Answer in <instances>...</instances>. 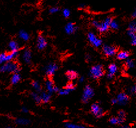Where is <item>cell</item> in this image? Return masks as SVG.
<instances>
[{"label":"cell","instance_id":"cell-24","mask_svg":"<svg viewBox=\"0 0 136 128\" xmlns=\"http://www.w3.org/2000/svg\"><path fill=\"white\" fill-rule=\"evenodd\" d=\"M32 86L33 88L37 92H41L42 91V87L41 85H40V84L38 81H33L32 82Z\"/></svg>","mask_w":136,"mask_h":128},{"label":"cell","instance_id":"cell-16","mask_svg":"<svg viewBox=\"0 0 136 128\" xmlns=\"http://www.w3.org/2000/svg\"><path fill=\"white\" fill-rule=\"evenodd\" d=\"M51 94L48 92H41L40 94V97L41 99V102L43 103H47L50 101L51 99Z\"/></svg>","mask_w":136,"mask_h":128},{"label":"cell","instance_id":"cell-10","mask_svg":"<svg viewBox=\"0 0 136 128\" xmlns=\"http://www.w3.org/2000/svg\"><path fill=\"white\" fill-rule=\"evenodd\" d=\"M47 46V42L46 39L42 35H39L37 38V48L39 50H42L45 49Z\"/></svg>","mask_w":136,"mask_h":128},{"label":"cell","instance_id":"cell-9","mask_svg":"<svg viewBox=\"0 0 136 128\" xmlns=\"http://www.w3.org/2000/svg\"><path fill=\"white\" fill-rule=\"evenodd\" d=\"M57 69H58V66L56 63H52L46 66L44 71L47 76L51 77L54 75Z\"/></svg>","mask_w":136,"mask_h":128},{"label":"cell","instance_id":"cell-3","mask_svg":"<svg viewBox=\"0 0 136 128\" xmlns=\"http://www.w3.org/2000/svg\"><path fill=\"white\" fill-rule=\"evenodd\" d=\"M106 73L103 66L97 65L93 66L90 71V75L94 79H98L105 75Z\"/></svg>","mask_w":136,"mask_h":128},{"label":"cell","instance_id":"cell-11","mask_svg":"<svg viewBox=\"0 0 136 128\" xmlns=\"http://www.w3.org/2000/svg\"><path fill=\"white\" fill-rule=\"evenodd\" d=\"M46 87L47 91L50 94H53L54 92H58L59 90L58 87L54 86V84H53V82L50 79H48L46 82Z\"/></svg>","mask_w":136,"mask_h":128},{"label":"cell","instance_id":"cell-20","mask_svg":"<svg viewBox=\"0 0 136 128\" xmlns=\"http://www.w3.org/2000/svg\"><path fill=\"white\" fill-rule=\"evenodd\" d=\"M30 120L26 118H18L15 120V123L17 125L26 126L30 123Z\"/></svg>","mask_w":136,"mask_h":128},{"label":"cell","instance_id":"cell-29","mask_svg":"<svg viewBox=\"0 0 136 128\" xmlns=\"http://www.w3.org/2000/svg\"><path fill=\"white\" fill-rule=\"evenodd\" d=\"M109 121L110 123H111L112 125H119L118 117H110L109 120Z\"/></svg>","mask_w":136,"mask_h":128},{"label":"cell","instance_id":"cell-28","mask_svg":"<svg viewBox=\"0 0 136 128\" xmlns=\"http://www.w3.org/2000/svg\"><path fill=\"white\" fill-rule=\"evenodd\" d=\"M118 28H119V25L118 24V23L113 19L111 23H110V29H112L113 30H117L118 29Z\"/></svg>","mask_w":136,"mask_h":128},{"label":"cell","instance_id":"cell-37","mask_svg":"<svg viewBox=\"0 0 136 128\" xmlns=\"http://www.w3.org/2000/svg\"><path fill=\"white\" fill-rule=\"evenodd\" d=\"M134 91H135V93L136 94V85H135V89H134Z\"/></svg>","mask_w":136,"mask_h":128},{"label":"cell","instance_id":"cell-8","mask_svg":"<svg viewBox=\"0 0 136 128\" xmlns=\"http://www.w3.org/2000/svg\"><path fill=\"white\" fill-rule=\"evenodd\" d=\"M91 112L97 118H100L103 116V110L98 103H94L91 105Z\"/></svg>","mask_w":136,"mask_h":128},{"label":"cell","instance_id":"cell-13","mask_svg":"<svg viewBox=\"0 0 136 128\" xmlns=\"http://www.w3.org/2000/svg\"><path fill=\"white\" fill-rule=\"evenodd\" d=\"M23 60L25 61V63L26 64H30L32 61V55L31 51L29 50H26L23 53Z\"/></svg>","mask_w":136,"mask_h":128},{"label":"cell","instance_id":"cell-6","mask_svg":"<svg viewBox=\"0 0 136 128\" xmlns=\"http://www.w3.org/2000/svg\"><path fill=\"white\" fill-rule=\"evenodd\" d=\"M87 38L90 43L95 48L99 47L102 44L101 40L97 38V36L93 32H89L87 35Z\"/></svg>","mask_w":136,"mask_h":128},{"label":"cell","instance_id":"cell-12","mask_svg":"<svg viewBox=\"0 0 136 128\" xmlns=\"http://www.w3.org/2000/svg\"><path fill=\"white\" fill-rule=\"evenodd\" d=\"M77 29L78 27L76 26V25L73 23L72 22L68 23L65 27L66 33L68 34V35H71V34L74 33L77 31Z\"/></svg>","mask_w":136,"mask_h":128},{"label":"cell","instance_id":"cell-30","mask_svg":"<svg viewBox=\"0 0 136 128\" xmlns=\"http://www.w3.org/2000/svg\"><path fill=\"white\" fill-rule=\"evenodd\" d=\"M63 16L65 17V18H68L71 15V11H70L69 9L68 8H65V9L63 10L62 11Z\"/></svg>","mask_w":136,"mask_h":128},{"label":"cell","instance_id":"cell-25","mask_svg":"<svg viewBox=\"0 0 136 128\" xmlns=\"http://www.w3.org/2000/svg\"><path fill=\"white\" fill-rule=\"evenodd\" d=\"M128 32L136 33V21H131L128 26Z\"/></svg>","mask_w":136,"mask_h":128},{"label":"cell","instance_id":"cell-5","mask_svg":"<svg viewBox=\"0 0 136 128\" xmlns=\"http://www.w3.org/2000/svg\"><path fill=\"white\" fill-rule=\"evenodd\" d=\"M102 51L104 55L107 57H112L116 54V53H118V48L115 45H105L103 46L102 48Z\"/></svg>","mask_w":136,"mask_h":128},{"label":"cell","instance_id":"cell-34","mask_svg":"<svg viewBox=\"0 0 136 128\" xmlns=\"http://www.w3.org/2000/svg\"><path fill=\"white\" fill-rule=\"evenodd\" d=\"M131 18H132L133 19H136V8H135V9L134 10V11L133 12L132 14H131Z\"/></svg>","mask_w":136,"mask_h":128},{"label":"cell","instance_id":"cell-18","mask_svg":"<svg viewBox=\"0 0 136 128\" xmlns=\"http://www.w3.org/2000/svg\"><path fill=\"white\" fill-rule=\"evenodd\" d=\"M118 119L119 125L124 123L126 119V113L124 110H120L118 112Z\"/></svg>","mask_w":136,"mask_h":128},{"label":"cell","instance_id":"cell-14","mask_svg":"<svg viewBox=\"0 0 136 128\" xmlns=\"http://www.w3.org/2000/svg\"><path fill=\"white\" fill-rule=\"evenodd\" d=\"M130 51L122 50L118 53L117 55H116V59L120 60H125L128 58V57L130 56Z\"/></svg>","mask_w":136,"mask_h":128},{"label":"cell","instance_id":"cell-23","mask_svg":"<svg viewBox=\"0 0 136 128\" xmlns=\"http://www.w3.org/2000/svg\"><path fill=\"white\" fill-rule=\"evenodd\" d=\"M31 97L32 99L35 101L37 104H40L41 102V99L40 97V95L37 92H33L31 93Z\"/></svg>","mask_w":136,"mask_h":128},{"label":"cell","instance_id":"cell-7","mask_svg":"<svg viewBox=\"0 0 136 128\" xmlns=\"http://www.w3.org/2000/svg\"><path fill=\"white\" fill-rule=\"evenodd\" d=\"M93 95H94L93 89L90 86L87 85L84 90L83 95H82V101L84 102H87L89 100L93 97Z\"/></svg>","mask_w":136,"mask_h":128},{"label":"cell","instance_id":"cell-15","mask_svg":"<svg viewBox=\"0 0 136 128\" xmlns=\"http://www.w3.org/2000/svg\"><path fill=\"white\" fill-rule=\"evenodd\" d=\"M108 69H109V73L107 74V78L111 79L113 78L116 71H117V66L114 63L110 64L108 66Z\"/></svg>","mask_w":136,"mask_h":128},{"label":"cell","instance_id":"cell-21","mask_svg":"<svg viewBox=\"0 0 136 128\" xmlns=\"http://www.w3.org/2000/svg\"><path fill=\"white\" fill-rule=\"evenodd\" d=\"M20 79L21 77L20 74L19 73H14L12 76L10 82H11V84L12 85H16L20 80Z\"/></svg>","mask_w":136,"mask_h":128},{"label":"cell","instance_id":"cell-1","mask_svg":"<svg viewBox=\"0 0 136 128\" xmlns=\"http://www.w3.org/2000/svg\"><path fill=\"white\" fill-rule=\"evenodd\" d=\"M113 19L110 17L106 18L103 21L99 22L97 20H93L92 22V25L95 28H96L100 33H104L107 32L110 29V23Z\"/></svg>","mask_w":136,"mask_h":128},{"label":"cell","instance_id":"cell-17","mask_svg":"<svg viewBox=\"0 0 136 128\" xmlns=\"http://www.w3.org/2000/svg\"><path fill=\"white\" fill-rule=\"evenodd\" d=\"M66 75V77L69 80H75L78 77V74L77 72L72 70H70L67 71Z\"/></svg>","mask_w":136,"mask_h":128},{"label":"cell","instance_id":"cell-36","mask_svg":"<svg viewBox=\"0 0 136 128\" xmlns=\"http://www.w3.org/2000/svg\"><path fill=\"white\" fill-rule=\"evenodd\" d=\"M83 80H84V78H81L80 79V81H81V82H82V81Z\"/></svg>","mask_w":136,"mask_h":128},{"label":"cell","instance_id":"cell-22","mask_svg":"<svg viewBox=\"0 0 136 128\" xmlns=\"http://www.w3.org/2000/svg\"><path fill=\"white\" fill-rule=\"evenodd\" d=\"M19 37L21 39L24 40V41H27L29 39L30 36H29V33L26 32V31H23V30H21L19 33Z\"/></svg>","mask_w":136,"mask_h":128},{"label":"cell","instance_id":"cell-19","mask_svg":"<svg viewBox=\"0 0 136 128\" xmlns=\"http://www.w3.org/2000/svg\"><path fill=\"white\" fill-rule=\"evenodd\" d=\"M8 46H9L11 51H18V52H19V44L16 41H15V40H11L9 42V44H8Z\"/></svg>","mask_w":136,"mask_h":128},{"label":"cell","instance_id":"cell-31","mask_svg":"<svg viewBox=\"0 0 136 128\" xmlns=\"http://www.w3.org/2000/svg\"><path fill=\"white\" fill-rule=\"evenodd\" d=\"M118 98L120 100H122V101H125L129 99V97H128V95H125V94H121L119 95Z\"/></svg>","mask_w":136,"mask_h":128},{"label":"cell","instance_id":"cell-2","mask_svg":"<svg viewBox=\"0 0 136 128\" xmlns=\"http://www.w3.org/2000/svg\"><path fill=\"white\" fill-rule=\"evenodd\" d=\"M20 71V68L18 65L14 61H8V62L4 63L0 67V72L1 73H19Z\"/></svg>","mask_w":136,"mask_h":128},{"label":"cell","instance_id":"cell-33","mask_svg":"<svg viewBox=\"0 0 136 128\" xmlns=\"http://www.w3.org/2000/svg\"><path fill=\"white\" fill-rule=\"evenodd\" d=\"M21 111H22V112L23 113H27L29 112V110L27 109L26 107H23Z\"/></svg>","mask_w":136,"mask_h":128},{"label":"cell","instance_id":"cell-26","mask_svg":"<svg viewBox=\"0 0 136 128\" xmlns=\"http://www.w3.org/2000/svg\"><path fill=\"white\" fill-rule=\"evenodd\" d=\"M72 91H73V90H72V89H71L66 88L65 87L64 89H59L58 91V94L60 95H66L67 94H69Z\"/></svg>","mask_w":136,"mask_h":128},{"label":"cell","instance_id":"cell-4","mask_svg":"<svg viewBox=\"0 0 136 128\" xmlns=\"http://www.w3.org/2000/svg\"><path fill=\"white\" fill-rule=\"evenodd\" d=\"M19 52L18 51H11L9 53H1L0 54V65L5 63V62L12 61L18 56Z\"/></svg>","mask_w":136,"mask_h":128},{"label":"cell","instance_id":"cell-35","mask_svg":"<svg viewBox=\"0 0 136 128\" xmlns=\"http://www.w3.org/2000/svg\"><path fill=\"white\" fill-rule=\"evenodd\" d=\"M80 7L81 8H84L85 5H84V4H81V5H80Z\"/></svg>","mask_w":136,"mask_h":128},{"label":"cell","instance_id":"cell-32","mask_svg":"<svg viewBox=\"0 0 136 128\" xmlns=\"http://www.w3.org/2000/svg\"><path fill=\"white\" fill-rule=\"evenodd\" d=\"M59 10H60V9H59V7H53L51 8L49 10V12L51 14H55V13H57V12H59Z\"/></svg>","mask_w":136,"mask_h":128},{"label":"cell","instance_id":"cell-27","mask_svg":"<svg viewBox=\"0 0 136 128\" xmlns=\"http://www.w3.org/2000/svg\"><path fill=\"white\" fill-rule=\"evenodd\" d=\"M65 126L67 128H78V127H84L83 126L77 125L76 124L71 123H66L65 124Z\"/></svg>","mask_w":136,"mask_h":128}]
</instances>
